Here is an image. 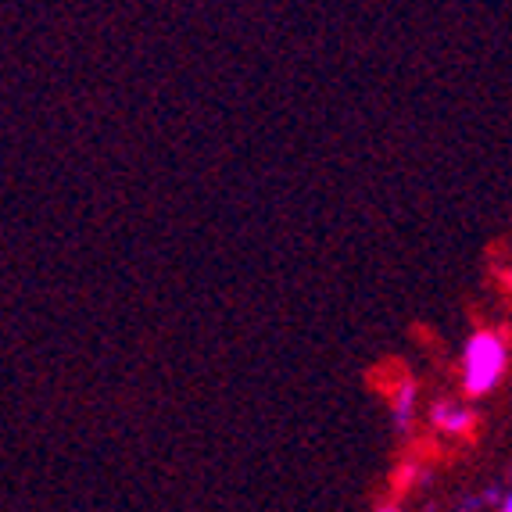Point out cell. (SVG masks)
<instances>
[{"mask_svg": "<svg viewBox=\"0 0 512 512\" xmlns=\"http://www.w3.org/2000/svg\"><path fill=\"white\" fill-rule=\"evenodd\" d=\"M394 405H398V409H394V419H398V427H405L412 416V384H405L402 391L394 394Z\"/></svg>", "mask_w": 512, "mask_h": 512, "instance_id": "3957f363", "label": "cell"}, {"mask_svg": "<svg viewBox=\"0 0 512 512\" xmlns=\"http://www.w3.org/2000/svg\"><path fill=\"white\" fill-rule=\"evenodd\" d=\"M434 423L444 430H466V423H470V412H462V409H448V405H437L434 409Z\"/></svg>", "mask_w": 512, "mask_h": 512, "instance_id": "7a4b0ae2", "label": "cell"}, {"mask_svg": "<svg viewBox=\"0 0 512 512\" xmlns=\"http://www.w3.org/2000/svg\"><path fill=\"white\" fill-rule=\"evenodd\" d=\"M505 362H509V351L498 333L480 330L466 344V355H462V384L466 394L480 398V394H491L498 387V380L505 376Z\"/></svg>", "mask_w": 512, "mask_h": 512, "instance_id": "6da1fadb", "label": "cell"}, {"mask_svg": "<svg viewBox=\"0 0 512 512\" xmlns=\"http://www.w3.org/2000/svg\"><path fill=\"white\" fill-rule=\"evenodd\" d=\"M380 512H398V509H380Z\"/></svg>", "mask_w": 512, "mask_h": 512, "instance_id": "5b68a950", "label": "cell"}, {"mask_svg": "<svg viewBox=\"0 0 512 512\" xmlns=\"http://www.w3.org/2000/svg\"><path fill=\"white\" fill-rule=\"evenodd\" d=\"M502 512H512V495H509V498H505V502H502Z\"/></svg>", "mask_w": 512, "mask_h": 512, "instance_id": "277c9868", "label": "cell"}]
</instances>
